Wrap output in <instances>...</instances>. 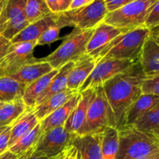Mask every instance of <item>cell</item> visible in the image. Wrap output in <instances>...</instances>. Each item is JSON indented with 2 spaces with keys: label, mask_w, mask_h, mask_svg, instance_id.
Segmentation results:
<instances>
[{
  "label": "cell",
  "mask_w": 159,
  "mask_h": 159,
  "mask_svg": "<svg viewBox=\"0 0 159 159\" xmlns=\"http://www.w3.org/2000/svg\"><path fill=\"white\" fill-rule=\"evenodd\" d=\"M145 78L138 61L128 69L113 76L102 85L114 114L116 128L124 125L127 111L142 94L141 87Z\"/></svg>",
  "instance_id": "cell-1"
},
{
  "label": "cell",
  "mask_w": 159,
  "mask_h": 159,
  "mask_svg": "<svg viewBox=\"0 0 159 159\" xmlns=\"http://www.w3.org/2000/svg\"><path fill=\"white\" fill-rule=\"evenodd\" d=\"M119 148L116 159H140L159 154V140L152 132L123 125L117 128Z\"/></svg>",
  "instance_id": "cell-2"
},
{
  "label": "cell",
  "mask_w": 159,
  "mask_h": 159,
  "mask_svg": "<svg viewBox=\"0 0 159 159\" xmlns=\"http://www.w3.org/2000/svg\"><path fill=\"white\" fill-rule=\"evenodd\" d=\"M150 34V29L145 26L123 33L102 48L94 59L96 62L108 58L139 61L143 47Z\"/></svg>",
  "instance_id": "cell-3"
},
{
  "label": "cell",
  "mask_w": 159,
  "mask_h": 159,
  "mask_svg": "<svg viewBox=\"0 0 159 159\" xmlns=\"http://www.w3.org/2000/svg\"><path fill=\"white\" fill-rule=\"evenodd\" d=\"M108 127L116 128V124L102 85L93 90L85 122L77 135L101 133Z\"/></svg>",
  "instance_id": "cell-4"
},
{
  "label": "cell",
  "mask_w": 159,
  "mask_h": 159,
  "mask_svg": "<svg viewBox=\"0 0 159 159\" xmlns=\"http://www.w3.org/2000/svg\"><path fill=\"white\" fill-rule=\"evenodd\" d=\"M108 13L105 0H95L86 6L55 15L56 26L60 29L74 26L79 30H93L102 22Z\"/></svg>",
  "instance_id": "cell-5"
},
{
  "label": "cell",
  "mask_w": 159,
  "mask_h": 159,
  "mask_svg": "<svg viewBox=\"0 0 159 159\" xmlns=\"http://www.w3.org/2000/svg\"><path fill=\"white\" fill-rule=\"evenodd\" d=\"M93 30H74L66 36L63 43L54 51L43 57L54 69L59 70L68 62L75 61L77 59L86 54V46Z\"/></svg>",
  "instance_id": "cell-6"
},
{
  "label": "cell",
  "mask_w": 159,
  "mask_h": 159,
  "mask_svg": "<svg viewBox=\"0 0 159 159\" xmlns=\"http://www.w3.org/2000/svg\"><path fill=\"white\" fill-rule=\"evenodd\" d=\"M157 1L136 0L120 9L108 12L103 22L124 31L144 26L152 6Z\"/></svg>",
  "instance_id": "cell-7"
},
{
  "label": "cell",
  "mask_w": 159,
  "mask_h": 159,
  "mask_svg": "<svg viewBox=\"0 0 159 159\" xmlns=\"http://www.w3.org/2000/svg\"><path fill=\"white\" fill-rule=\"evenodd\" d=\"M137 61L114 58L102 59L99 61L96 62V66L89 76L81 85L79 93L102 86L109 79L120 73L124 72Z\"/></svg>",
  "instance_id": "cell-8"
},
{
  "label": "cell",
  "mask_w": 159,
  "mask_h": 159,
  "mask_svg": "<svg viewBox=\"0 0 159 159\" xmlns=\"http://www.w3.org/2000/svg\"><path fill=\"white\" fill-rule=\"evenodd\" d=\"M75 135V134L70 133L65 130L64 127L42 131L34 152L39 155L50 158L57 156L71 144Z\"/></svg>",
  "instance_id": "cell-9"
},
{
  "label": "cell",
  "mask_w": 159,
  "mask_h": 159,
  "mask_svg": "<svg viewBox=\"0 0 159 159\" xmlns=\"http://www.w3.org/2000/svg\"><path fill=\"white\" fill-rule=\"evenodd\" d=\"M37 41L12 43L7 54L0 61V77L15 75L23 65L35 60L34 48Z\"/></svg>",
  "instance_id": "cell-10"
},
{
  "label": "cell",
  "mask_w": 159,
  "mask_h": 159,
  "mask_svg": "<svg viewBox=\"0 0 159 159\" xmlns=\"http://www.w3.org/2000/svg\"><path fill=\"white\" fill-rule=\"evenodd\" d=\"M124 32L127 31L117 29L105 22H102L93 30V35L87 43L86 54L95 58L112 40Z\"/></svg>",
  "instance_id": "cell-11"
},
{
  "label": "cell",
  "mask_w": 159,
  "mask_h": 159,
  "mask_svg": "<svg viewBox=\"0 0 159 159\" xmlns=\"http://www.w3.org/2000/svg\"><path fill=\"white\" fill-rule=\"evenodd\" d=\"M96 64V60L88 54H85L74 61V65L68 75L67 88L79 92V88L91 74Z\"/></svg>",
  "instance_id": "cell-12"
},
{
  "label": "cell",
  "mask_w": 159,
  "mask_h": 159,
  "mask_svg": "<svg viewBox=\"0 0 159 159\" xmlns=\"http://www.w3.org/2000/svg\"><path fill=\"white\" fill-rule=\"evenodd\" d=\"M71 144L77 148L81 159H102L101 133L76 134Z\"/></svg>",
  "instance_id": "cell-13"
},
{
  "label": "cell",
  "mask_w": 159,
  "mask_h": 159,
  "mask_svg": "<svg viewBox=\"0 0 159 159\" xmlns=\"http://www.w3.org/2000/svg\"><path fill=\"white\" fill-rule=\"evenodd\" d=\"M54 68L43 58H36L33 61L23 65L15 75L11 76L17 82L28 85L42 76L52 71Z\"/></svg>",
  "instance_id": "cell-14"
},
{
  "label": "cell",
  "mask_w": 159,
  "mask_h": 159,
  "mask_svg": "<svg viewBox=\"0 0 159 159\" xmlns=\"http://www.w3.org/2000/svg\"><path fill=\"white\" fill-rule=\"evenodd\" d=\"M81 97H82V93L77 92L68 102H65L60 108L40 121L42 131H46L55 127H64L68 116L79 102Z\"/></svg>",
  "instance_id": "cell-15"
},
{
  "label": "cell",
  "mask_w": 159,
  "mask_h": 159,
  "mask_svg": "<svg viewBox=\"0 0 159 159\" xmlns=\"http://www.w3.org/2000/svg\"><path fill=\"white\" fill-rule=\"evenodd\" d=\"M93 89H88L82 92V97L78 102L76 107L68 116V120L65 122L64 127L68 132L77 134L78 132L83 127L86 119L87 111L91 101L92 96L93 93Z\"/></svg>",
  "instance_id": "cell-16"
},
{
  "label": "cell",
  "mask_w": 159,
  "mask_h": 159,
  "mask_svg": "<svg viewBox=\"0 0 159 159\" xmlns=\"http://www.w3.org/2000/svg\"><path fill=\"white\" fill-rule=\"evenodd\" d=\"M139 61L146 77L159 75V44L151 37L144 43Z\"/></svg>",
  "instance_id": "cell-17"
},
{
  "label": "cell",
  "mask_w": 159,
  "mask_h": 159,
  "mask_svg": "<svg viewBox=\"0 0 159 159\" xmlns=\"http://www.w3.org/2000/svg\"><path fill=\"white\" fill-rule=\"evenodd\" d=\"M54 25H56L55 15L52 13L34 23H30L20 34L11 40V42L12 43H16L21 42L37 41L47 29Z\"/></svg>",
  "instance_id": "cell-18"
},
{
  "label": "cell",
  "mask_w": 159,
  "mask_h": 159,
  "mask_svg": "<svg viewBox=\"0 0 159 159\" xmlns=\"http://www.w3.org/2000/svg\"><path fill=\"white\" fill-rule=\"evenodd\" d=\"M40 121L34 113V109L28 108L13 124L11 125L9 148L15 144L20 138L33 130Z\"/></svg>",
  "instance_id": "cell-19"
},
{
  "label": "cell",
  "mask_w": 159,
  "mask_h": 159,
  "mask_svg": "<svg viewBox=\"0 0 159 159\" xmlns=\"http://www.w3.org/2000/svg\"><path fill=\"white\" fill-rule=\"evenodd\" d=\"M158 102V96L142 93L127 111L124 125H134L141 116L152 110Z\"/></svg>",
  "instance_id": "cell-20"
},
{
  "label": "cell",
  "mask_w": 159,
  "mask_h": 159,
  "mask_svg": "<svg viewBox=\"0 0 159 159\" xmlns=\"http://www.w3.org/2000/svg\"><path fill=\"white\" fill-rule=\"evenodd\" d=\"M76 93L77 92L67 89L61 93L51 96L49 99L42 103L36 106L34 108V111L38 120L41 121L53 112L60 108L65 102H68Z\"/></svg>",
  "instance_id": "cell-21"
},
{
  "label": "cell",
  "mask_w": 159,
  "mask_h": 159,
  "mask_svg": "<svg viewBox=\"0 0 159 159\" xmlns=\"http://www.w3.org/2000/svg\"><path fill=\"white\" fill-rule=\"evenodd\" d=\"M73 65H74V61L68 62V64L62 66L58 70V72L53 78L52 80L51 81L50 84L48 85V88L39 96L37 102H36V106L43 102L47 99H49L51 96L68 89L67 88L68 77Z\"/></svg>",
  "instance_id": "cell-22"
},
{
  "label": "cell",
  "mask_w": 159,
  "mask_h": 159,
  "mask_svg": "<svg viewBox=\"0 0 159 159\" xmlns=\"http://www.w3.org/2000/svg\"><path fill=\"white\" fill-rule=\"evenodd\" d=\"M57 72L58 70L54 69L48 74L42 76L30 85H26L22 99L28 108L34 109L36 107V102L39 96L48 88L51 81Z\"/></svg>",
  "instance_id": "cell-23"
},
{
  "label": "cell",
  "mask_w": 159,
  "mask_h": 159,
  "mask_svg": "<svg viewBox=\"0 0 159 159\" xmlns=\"http://www.w3.org/2000/svg\"><path fill=\"white\" fill-rule=\"evenodd\" d=\"M26 86L9 76L0 77V102L6 103L22 99Z\"/></svg>",
  "instance_id": "cell-24"
},
{
  "label": "cell",
  "mask_w": 159,
  "mask_h": 159,
  "mask_svg": "<svg viewBox=\"0 0 159 159\" xmlns=\"http://www.w3.org/2000/svg\"><path fill=\"white\" fill-rule=\"evenodd\" d=\"M27 109L23 99L3 103L0 107V127L12 125Z\"/></svg>",
  "instance_id": "cell-25"
},
{
  "label": "cell",
  "mask_w": 159,
  "mask_h": 159,
  "mask_svg": "<svg viewBox=\"0 0 159 159\" xmlns=\"http://www.w3.org/2000/svg\"><path fill=\"white\" fill-rule=\"evenodd\" d=\"M119 148L118 130L108 127L101 132V151L102 159H116Z\"/></svg>",
  "instance_id": "cell-26"
},
{
  "label": "cell",
  "mask_w": 159,
  "mask_h": 159,
  "mask_svg": "<svg viewBox=\"0 0 159 159\" xmlns=\"http://www.w3.org/2000/svg\"><path fill=\"white\" fill-rule=\"evenodd\" d=\"M41 134L42 130L40 123H39V124H37L31 131L20 138L15 144L10 146L8 150L10 151L17 157L20 156L23 154L29 152L30 150L34 149Z\"/></svg>",
  "instance_id": "cell-27"
},
{
  "label": "cell",
  "mask_w": 159,
  "mask_h": 159,
  "mask_svg": "<svg viewBox=\"0 0 159 159\" xmlns=\"http://www.w3.org/2000/svg\"><path fill=\"white\" fill-rule=\"evenodd\" d=\"M26 0H5L2 12L0 16V30L9 22L25 16Z\"/></svg>",
  "instance_id": "cell-28"
},
{
  "label": "cell",
  "mask_w": 159,
  "mask_h": 159,
  "mask_svg": "<svg viewBox=\"0 0 159 159\" xmlns=\"http://www.w3.org/2000/svg\"><path fill=\"white\" fill-rule=\"evenodd\" d=\"M24 14L29 23L51 15L45 0H26Z\"/></svg>",
  "instance_id": "cell-29"
},
{
  "label": "cell",
  "mask_w": 159,
  "mask_h": 159,
  "mask_svg": "<svg viewBox=\"0 0 159 159\" xmlns=\"http://www.w3.org/2000/svg\"><path fill=\"white\" fill-rule=\"evenodd\" d=\"M134 126L138 129L150 132L159 127V102L141 116Z\"/></svg>",
  "instance_id": "cell-30"
},
{
  "label": "cell",
  "mask_w": 159,
  "mask_h": 159,
  "mask_svg": "<svg viewBox=\"0 0 159 159\" xmlns=\"http://www.w3.org/2000/svg\"><path fill=\"white\" fill-rule=\"evenodd\" d=\"M60 28L56 26V25L51 26L48 29H47L42 34L40 38L37 40V45L50 44V43L56 41L59 38V32H60Z\"/></svg>",
  "instance_id": "cell-31"
},
{
  "label": "cell",
  "mask_w": 159,
  "mask_h": 159,
  "mask_svg": "<svg viewBox=\"0 0 159 159\" xmlns=\"http://www.w3.org/2000/svg\"><path fill=\"white\" fill-rule=\"evenodd\" d=\"M142 93L159 96V75L146 77L142 84Z\"/></svg>",
  "instance_id": "cell-32"
},
{
  "label": "cell",
  "mask_w": 159,
  "mask_h": 159,
  "mask_svg": "<svg viewBox=\"0 0 159 159\" xmlns=\"http://www.w3.org/2000/svg\"><path fill=\"white\" fill-rule=\"evenodd\" d=\"M51 13L59 14L69 10L71 0H45Z\"/></svg>",
  "instance_id": "cell-33"
},
{
  "label": "cell",
  "mask_w": 159,
  "mask_h": 159,
  "mask_svg": "<svg viewBox=\"0 0 159 159\" xmlns=\"http://www.w3.org/2000/svg\"><path fill=\"white\" fill-rule=\"evenodd\" d=\"M159 26V0L152 6V9L145 22V26L151 29Z\"/></svg>",
  "instance_id": "cell-34"
},
{
  "label": "cell",
  "mask_w": 159,
  "mask_h": 159,
  "mask_svg": "<svg viewBox=\"0 0 159 159\" xmlns=\"http://www.w3.org/2000/svg\"><path fill=\"white\" fill-rule=\"evenodd\" d=\"M57 159H81V157L77 148L71 144L58 155Z\"/></svg>",
  "instance_id": "cell-35"
},
{
  "label": "cell",
  "mask_w": 159,
  "mask_h": 159,
  "mask_svg": "<svg viewBox=\"0 0 159 159\" xmlns=\"http://www.w3.org/2000/svg\"><path fill=\"white\" fill-rule=\"evenodd\" d=\"M136 0H105V5L108 12H113L124 7Z\"/></svg>",
  "instance_id": "cell-36"
},
{
  "label": "cell",
  "mask_w": 159,
  "mask_h": 159,
  "mask_svg": "<svg viewBox=\"0 0 159 159\" xmlns=\"http://www.w3.org/2000/svg\"><path fill=\"white\" fill-rule=\"evenodd\" d=\"M10 130L11 126H9L2 133H0V154L8 150L10 138Z\"/></svg>",
  "instance_id": "cell-37"
},
{
  "label": "cell",
  "mask_w": 159,
  "mask_h": 159,
  "mask_svg": "<svg viewBox=\"0 0 159 159\" xmlns=\"http://www.w3.org/2000/svg\"><path fill=\"white\" fill-rule=\"evenodd\" d=\"M11 40H8L2 34H0V61L3 59V57L7 54L9 48L12 46Z\"/></svg>",
  "instance_id": "cell-38"
},
{
  "label": "cell",
  "mask_w": 159,
  "mask_h": 159,
  "mask_svg": "<svg viewBox=\"0 0 159 159\" xmlns=\"http://www.w3.org/2000/svg\"><path fill=\"white\" fill-rule=\"evenodd\" d=\"M34 149L32 150H30L29 152H26V153L23 154L20 156L17 157V159H57V156L53 157V158H50V157L47 156H42V155H39L37 154H36L35 152H34Z\"/></svg>",
  "instance_id": "cell-39"
},
{
  "label": "cell",
  "mask_w": 159,
  "mask_h": 159,
  "mask_svg": "<svg viewBox=\"0 0 159 159\" xmlns=\"http://www.w3.org/2000/svg\"><path fill=\"white\" fill-rule=\"evenodd\" d=\"M95 0H71V6H70V9H75L79 8L86 6L93 3Z\"/></svg>",
  "instance_id": "cell-40"
},
{
  "label": "cell",
  "mask_w": 159,
  "mask_h": 159,
  "mask_svg": "<svg viewBox=\"0 0 159 159\" xmlns=\"http://www.w3.org/2000/svg\"><path fill=\"white\" fill-rule=\"evenodd\" d=\"M150 31H151L150 37L159 44V26L151 28Z\"/></svg>",
  "instance_id": "cell-41"
},
{
  "label": "cell",
  "mask_w": 159,
  "mask_h": 159,
  "mask_svg": "<svg viewBox=\"0 0 159 159\" xmlns=\"http://www.w3.org/2000/svg\"><path fill=\"white\" fill-rule=\"evenodd\" d=\"M0 159H17V156L10 151L7 150L3 153L0 154Z\"/></svg>",
  "instance_id": "cell-42"
},
{
  "label": "cell",
  "mask_w": 159,
  "mask_h": 159,
  "mask_svg": "<svg viewBox=\"0 0 159 159\" xmlns=\"http://www.w3.org/2000/svg\"><path fill=\"white\" fill-rule=\"evenodd\" d=\"M140 159H159V154H156V155H152V156L145 157V158H142Z\"/></svg>",
  "instance_id": "cell-43"
},
{
  "label": "cell",
  "mask_w": 159,
  "mask_h": 159,
  "mask_svg": "<svg viewBox=\"0 0 159 159\" xmlns=\"http://www.w3.org/2000/svg\"><path fill=\"white\" fill-rule=\"evenodd\" d=\"M151 132H152V133H153L154 134H155V136L157 137V138H158V139L159 140V127H158V128L154 129V130H152V131H151Z\"/></svg>",
  "instance_id": "cell-44"
},
{
  "label": "cell",
  "mask_w": 159,
  "mask_h": 159,
  "mask_svg": "<svg viewBox=\"0 0 159 159\" xmlns=\"http://www.w3.org/2000/svg\"><path fill=\"white\" fill-rule=\"evenodd\" d=\"M4 3H5V0H0V16H1L2 12Z\"/></svg>",
  "instance_id": "cell-45"
},
{
  "label": "cell",
  "mask_w": 159,
  "mask_h": 159,
  "mask_svg": "<svg viewBox=\"0 0 159 159\" xmlns=\"http://www.w3.org/2000/svg\"><path fill=\"white\" fill-rule=\"evenodd\" d=\"M7 127H0V133H2V132L3 131V130H5V129Z\"/></svg>",
  "instance_id": "cell-46"
},
{
  "label": "cell",
  "mask_w": 159,
  "mask_h": 159,
  "mask_svg": "<svg viewBox=\"0 0 159 159\" xmlns=\"http://www.w3.org/2000/svg\"><path fill=\"white\" fill-rule=\"evenodd\" d=\"M2 104H3V103H2V102H0V107H1V106H2Z\"/></svg>",
  "instance_id": "cell-47"
}]
</instances>
